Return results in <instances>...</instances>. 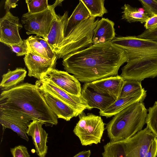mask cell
<instances>
[{
    "label": "cell",
    "instance_id": "obj_1",
    "mask_svg": "<svg viewBox=\"0 0 157 157\" xmlns=\"http://www.w3.org/2000/svg\"><path fill=\"white\" fill-rule=\"evenodd\" d=\"M62 59L66 71L84 83L118 75L128 60L125 51L111 42L93 44Z\"/></svg>",
    "mask_w": 157,
    "mask_h": 157
},
{
    "label": "cell",
    "instance_id": "obj_2",
    "mask_svg": "<svg viewBox=\"0 0 157 157\" xmlns=\"http://www.w3.org/2000/svg\"><path fill=\"white\" fill-rule=\"evenodd\" d=\"M0 110L23 113L32 120L52 127L58 123L57 116L47 103L37 86L23 82L6 90L0 95Z\"/></svg>",
    "mask_w": 157,
    "mask_h": 157
},
{
    "label": "cell",
    "instance_id": "obj_3",
    "mask_svg": "<svg viewBox=\"0 0 157 157\" xmlns=\"http://www.w3.org/2000/svg\"><path fill=\"white\" fill-rule=\"evenodd\" d=\"M126 53V64L120 76L124 80L141 81L157 77V42L136 36L115 37L111 42Z\"/></svg>",
    "mask_w": 157,
    "mask_h": 157
},
{
    "label": "cell",
    "instance_id": "obj_4",
    "mask_svg": "<svg viewBox=\"0 0 157 157\" xmlns=\"http://www.w3.org/2000/svg\"><path fill=\"white\" fill-rule=\"evenodd\" d=\"M147 111L143 102H137L115 115L105 127L110 142L128 139L142 130Z\"/></svg>",
    "mask_w": 157,
    "mask_h": 157
},
{
    "label": "cell",
    "instance_id": "obj_5",
    "mask_svg": "<svg viewBox=\"0 0 157 157\" xmlns=\"http://www.w3.org/2000/svg\"><path fill=\"white\" fill-rule=\"evenodd\" d=\"M155 137L147 128L129 139L109 142L104 146L103 157H144Z\"/></svg>",
    "mask_w": 157,
    "mask_h": 157
},
{
    "label": "cell",
    "instance_id": "obj_6",
    "mask_svg": "<svg viewBox=\"0 0 157 157\" xmlns=\"http://www.w3.org/2000/svg\"><path fill=\"white\" fill-rule=\"evenodd\" d=\"M95 18L90 17L87 19L64 38L55 52L58 59L92 45L94 30L99 21Z\"/></svg>",
    "mask_w": 157,
    "mask_h": 157
},
{
    "label": "cell",
    "instance_id": "obj_7",
    "mask_svg": "<svg viewBox=\"0 0 157 157\" xmlns=\"http://www.w3.org/2000/svg\"><path fill=\"white\" fill-rule=\"evenodd\" d=\"M63 0H56L52 5H49L46 10L37 13L32 14L28 12L24 14L21 21L26 33L35 34L47 41V36L51 29L52 22L56 13L55 9L61 6Z\"/></svg>",
    "mask_w": 157,
    "mask_h": 157
},
{
    "label": "cell",
    "instance_id": "obj_8",
    "mask_svg": "<svg viewBox=\"0 0 157 157\" xmlns=\"http://www.w3.org/2000/svg\"><path fill=\"white\" fill-rule=\"evenodd\" d=\"M79 117L73 131L82 145L86 146L100 143L105 129V124L101 117L92 113L86 115L82 113Z\"/></svg>",
    "mask_w": 157,
    "mask_h": 157
},
{
    "label": "cell",
    "instance_id": "obj_9",
    "mask_svg": "<svg viewBox=\"0 0 157 157\" xmlns=\"http://www.w3.org/2000/svg\"><path fill=\"white\" fill-rule=\"evenodd\" d=\"M35 84L38 88L44 90L73 108L79 115L87 109L86 101L81 96L78 97L69 94L49 81L38 80Z\"/></svg>",
    "mask_w": 157,
    "mask_h": 157
},
{
    "label": "cell",
    "instance_id": "obj_10",
    "mask_svg": "<svg viewBox=\"0 0 157 157\" xmlns=\"http://www.w3.org/2000/svg\"><path fill=\"white\" fill-rule=\"evenodd\" d=\"M41 79L51 81L66 92L78 97L81 96L82 87L78 80L66 71L55 68L49 71Z\"/></svg>",
    "mask_w": 157,
    "mask_h": 157
},
{
    "label": "cell",
    "instance_id": "obj_11",
    "mask_svg": "<svg viewBox=\"0 0 157 157\" xmlns=\"http://www.w3.org/2000/svg\"><path fill=\"white\" fill-rule=\"evenodd\" d=\"M0 42L7 45L20 44L23 40L19 30L22 28L19 18L10 11L0 19Z\"/></svg>",
    "mask_w": 157,
    "mask_h": 157
},
{
    "label": "cell",
    "instance_id": "obj_12",
    "mask_svg": "<svg viewBox=\"0 0 157 157\" xmlns=\"http://www.w3.org/2000/svg\"><path fill=\"white\" fill-rule=\"evenodd\" d=\"M31 120L30 117L23 113L0 110V123L3 130L6 128H10L27 141L29 139L26 131Z\"/></svg>",
    "mask_w": 157,
    "mask_h": 157
},
{
    "label": "cell",
    "instance_id": "obj_13",
    "mask_svg": "<svg viewBox=\"0 0 157 157\" xmlns=\"http://www.w3.org/2000/svg\"><path fill=\"white\" fill-rule=\"evenodd\" d=\"M81 96L86 101L87 109L97 108L103 111L116 100L110 94L97 90L90 83H85L82 88Z\"/></svg>",
    "mask_w": 157,
    "mask_h": 157
},
{
    "label": "cell",
    "instance_id": "obj_14",
    "mask_svg": "<svg viewBox=\"0 0 157 157\" xmlns=\"http://www.w3.org/2000/svg\"><path fill=\"white\" fill-rule=\"evenodd\" d=\"M29 49V52L24 58L28 75L40 79L48 71L55 68L57 57L53 59H47L36 54Z\"/></svg>",
    "mask_w": 157,
    "mask_h": 157
},
{
    "label": "cell",
    "instance_id": "obj_15",
    "mask_svg": "<svg viewBox=\"0 0 157 157\" xmlns=\"http://www.w3.org/2000/svg\"><path fill=\"white\" fill-rule=\"evenodd\" d=\"M43 122L33 120L29 124L26 133L32 137L36 152L39 157H45L47 153L48 133L42 128Z\"/></svg>",
    "mask_w": 157,
    "mask_h": 157
},
{
    "label": "cell",
    "instance_id": "obj_16",
    "mask_svg": "<svg viewBox=\"0 0 157 157\" xmlns=\"http://www.w3.org/2000/svg\"><path fill=\"white\" fill-rule=\"evenodd\" d=\"M38 88L47 103L58 118L68 121L79 115L75 109L68 105L44 90Z\"/></svg>",
    "mask_w": 157,
    "mask_h": 157
},
{
    "label": "cell",
    "instance_id": "obj_17",
    "mask_svg": "<svg viewBox=\"0 0 157 157\" xmlns=\"http://www.w3.org/2000/svg\"><path fill=\"white\" fill-rule=\"evenodd\" d=\"M147 91H142L132 95L116 100L113 103L103 111H100L101 116L107 118L115 116L124 109L135 103L143 102L146 95Z\"/></svg>",
    "mask_w": 157,
    "mask_h": 157
},
{
    "label": "cell",
    "instance_id": "obj_18",
    "mask_svg": "<svg viewBox=\"0 0 157 157\" xmlns=\"http://www.w3.org/2000/svg\"><path fill=\"white\" fill-rule=\"evenodd\" d=\"M68 18L67 11L65 12L62 15L56 13L55 15L47 40L54 52L65 38L64 30Z\"/></svg>",
    "mask_w": 157,
    "mask_h": 157
},
{
    "label": "cell",
    "instance_id": "obj_19",
    "mask_svg": "<svg viewBox=\"0 0 157 157\" xmlns=\"http://www.w3.org/2000/svg\"><path fill=\"white\" fill-rule=\"evenodd\" d=\"M114 23L108 18H102L94 29L93 44L111 42L115 37Z\"/></svg>",
    "mask_w": 157,
    "mask_h": 157
},
{
    "label": "cell",
    "instance_id": "obj_20",
    "mask_svg": "<svg viewBox=\"0 0 157 157\" xmlns=\"http://www.w3.org/2000/svg\"><path fill=\"white\" fill-rule=\"evenodd\" d=\"M124 80L120 75L111 76L90 82L97 90L107 93L118 99Z\"/></svg>",
    "mask_w": 157,
    "mask_h": 157
},
{
    "label": "cell",
    "instance_id": "obj_21",
    "mask_svg": "<svg viewBox=\"0 0 157 157\" xmlns=\"http://www.w3.org/2000/svg\"><path fill=\"white\" fill-rule=\"evenodd\" d=\"M90 17V13L81 0L67 21L64 30V36H68L79 24Z\"/></svg>",
    "mask_w": 157,
    "mask_h": 157
},
{
    "label": "cell",
    "instance_id": "obj_22",
    "mask_svg": "<svg viewBox=\"0 0 157 157\" xmlns=\"http://www.w3.org/2000/svg\"><path fill=\"white\" fill-rule=\"evenodd\" d=\"M26 73L27 71L25 68L18 67L13 71L9 70L2 75L0 84L1 90H8L23 83Z\"/></svg>",
    "mask_w": 157,
    "mask_h": 157
},
{
    "label": "cell",
    "instance_id": "obj_23",
    "mask_svg": "<svg viewBox=\"0 0 157 157\" xmlns=\"http://www.w3.org/2000/svg\"><path fill=\"white\" fill-rule=\"evenodd\" d=\"M121 9L123 10L121 19L130 23L140 22L145 23L150 17L144 11H139L138 9L128 4H125Z\"/></svg>",
    "mask_w": 157,
    "mask_h": 157
},
{
    "label": "cell",
    "instance_id": "obj_24",
    "mask_svg": "<svg viewBox=\"0 0 157 157\" xmlns=\"http://www.w3.org/2000/svg\"><path fill=\"white\" fill-rule=\"evenodd\" d=\"M88 9L91 17H102L108 13L104 6V0H81Z\"/></svg>",
    "mask_w": 157,
    "mask_h": 157
},
{
    "label": "cell",
    "instance_id": "obj_25",
    "mask_svg": "<svg viewBox=\"0 0 157 157\" xmlns=\"http://www.w3.org/2000/svg\"><path fill=\"white\" fill-rule=\"evenodd\" d=\"M141 82L133 80H124L118 98L126 97L142 91L144 88L142 87Z\"/></svg>",
    "mask_w": 157,
    "mask_h": 157
},
{
    "label": "cell",
    "instance_id": "obj_26",
    "mask_svg": "<svg viewBox=\"0 0 157 157\" xmlns=\"http://www.w3.org/2000/svg\"><path fill=\"white\" fill-rule=\"evenodd\" d=\"M145 120L147 127L157 138V101H155L152 106L149 108Z\"/></svg>",
    "mask_w": 157,
    "mask_h": 157
},
{
    "label": "cell",
    "instance_id": "obj_27",
    "mask_svg": "<svg viewBox=\"0 0 157 157\" xmlns=\"http://www.w3.org/2000/svg\"><path fill=\"white\" fill-rule=\"evenodd\" d=\"M29 49L36 54L47 59H49L42 45L37 40L36 36H31L26 39Z\"/></svg>",
    "mask_w": 157,
    "mask_h": 157
},
{
    "label": "cell",
    "instance_id": "obj_28",
    "mask_svg": "<svg viewBox=\"0 0 157 157\" xmlns=\"http://www.w3.org/2000/svg\"><path fill=\"white\" fill-rule=\"evenodd\" d=\"M25 2L28 12L32 14L42 12L47 9L49 6L47 0H26Z\"/></svg>",
    "mask_w": 157,
    "mask_h": 157
},
{
    "label": "cell",
    "instance_id": "obj_29",
    "mask_svg": "<svg viewBox=\"0 0 157 157\" xmlns=\"http://www.w3.org/2000/svg\"><path fill=\"white\" fill-rule=\"evenodd\" d=\"M144 11L150 17L157 15V2L155 0H139Z\"/></svg>",
    "mask_w": 157,
    "mask_h": 157
},
{
    "label": "cell",
    "instance_id": "obj_30",
    "mask_svg": "<svg viewBox=\"0 0 157 157\" xmlns=\"http://www.w3.org/2000/svg\"><path fill=\"white\" fill-rule=\"evenodd\" d=\"M10 48L13 52L15 53L17 56H21L27 54L29 51V46L26 39L23 40L20 44L7 45Z\"/></svg>",
    "mask_w": 157,
    "mask_h": 157
},
{
    "label": "cell",
    "instance_id": "obj_31",
    "mask_svg": "<svg viewBox=\"0 0 157 157\" xmlns=\"http://www.w3.org/2000/svg\"><path fill=\"white\" fill-rule=\"evenodd\" d=\"M136 36L138 38L148 39L157 42V26L145 30Z\"/></svg>",
    "mask_w": 157,
    "mask_h": 157
},
{
    "label": "cell",
    "instance_id": "obj_32",
    "mask_svg": "<svg viewBox=\"0 0 157 157\" xmlns=\"http://www.w3.org/2000/svg\"><path fill=\"white\" fill-rule=\"evenodd\" d=\"M13 157H30L27 148L23 145H19L11 148Z\"/></svg>",
    "mask_w": 157,
    "mask_h": 157
},
{
    "label": "cell",
    "instance_id": "obj_33",
    "mask_svg": "<svg viewBox=\"0 0 157 157\" xmlns=\"http://www.w3.org/2000/svg\"><path fill=\"white\" fill-rule=\"evenodd\" d=\"M36 36L37 40L42 45L45 50L49 58L53 59L57 57V55L52 50L47 41L40 36Z\"/></svg>",
    "mask_w": 157,
    "mask_h": 157
},
{
    "label": "cell",
    "instance_id": "obj_34",
    "mask_svg": "<svg viewBox=\"0 0 157 157\" xmlns=\"http://www.w3.org/2000/svg\"><path fill=\"white\" fill-rule=\"evenodd\" d=\"M157 156V138L155 137L144 157H156Z\"/></svg>",
    "mask_w": 157,
    "mask_h": 157
},
{
    "label": "cell",
    "instance_id": "obj_35",
    "mask_svg": "<svg viewBox=\"0 0 157 157\" xmlns=\"http://www.w3.org/2000/svg\"><path fill=\"white\" fill-rule=\"evenodd\" d=\"M157 26V15L149 18L144 23V26L146 30L148 29Z\"/></svg>",
    "mask_w": 157,
    "mask_h": 157
},
{
    "label": "cell",
    "instance_id": "obj_36",
    "mask_svg": "<svg viewBox=\"0 0 157 157\" xmlns=\"http://www.w3.org/2000/svg\"><path fill=\"white\" fill-rule=\"evenodd\" d=\"M18 0H7L5 2L4 9L6 12L10 11L11 8L16 7Z\"/></svg>",
    "mask_w": 157,
    "mask_h": 157
},
{
    "label": "cell",
    "instance_id": "obj_37",
    "mask_svg": "<svg viewBox=\"0 0 157 157\" xmlns=\"http://www.w3.org/2000/svg\"><path fill=\"white\" fill-rule=\"evenodd\" d=\"M91 155L90 150H84L79 152L73 157H90Z\"/></svg>",
    "mask_w": 157,
    "mask_h": 157
},
{
    "label": "cell",
    "instance_id": "obj_38",
    "mask_svg": "<svg viewBox=\"0 0 157 157\" xmlns=\"http://www.w3.org/2000/svg\"><path fill=\"white\" fill-rule=\"evenodd\" d=\"M155 1L157 2V0H155Z\"/></svg>",
    "mask_w": 157,
    "mask_h": 157
}]
</instances>
